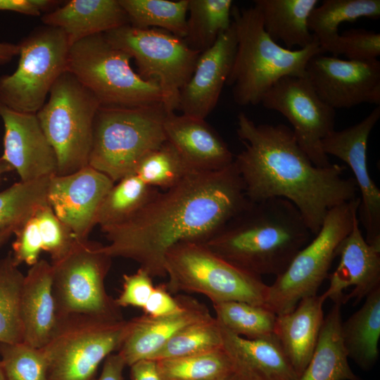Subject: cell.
<instances>
[{
    "mask_svg": "<svg viewBox=\"0 0 380 380\" xmlns=\"http://www.w3.org/2000/svg\"><path fill=\"white\" fill-rule=\"evenodd\" d=\"M43 251L48 253L51 263L65 257L72 249L77 239L72 232L53 213L49 204L38 208L34 213Z\"/></svg>",
    "mask_w": 380,
    "mask_h": 380,
    "instance_id": "obj_41",
    "label": "cell"
},
{
    "mask_svg": "<svg viewBox=\"0 0 380 380\" xmlns=\"http://www.w3.org/2000/svg\"><path fill=\"white\" fill-rule=\"evenodd\" d=\"M4 126V153L0 158L18 174L21 182L57 175L58 161L36 114L11 110L0 103Z\"/></svg>",
    "mask_w": 380,
    "mask_h": 380,
    "instance_id": "obj_18",
    "label": "cell"
},
{
    "mask_svg": "<svg viewBox=\"0 0 380 380\" xmlns=\"http://www.w3.org/2000/svg\"><path fill=\"white\" fill-rule=\"evenodd\" d=\"M237 46L226 84L232 87L235 103L241 106L261 103L266 92L286 76L305 77L309 60L323 53L317 38L303 49H287L265 32L255 6H233Z\"/></svg>",
    "mask_w": 380,
    "mask_h": 380,
    "instance_id": "obj_4",
    "label": "cell"
},
{
    "mask_svg": "<svg viewBox=\"0 0 380 380\" xmlns=\"http://www.w3.org/2000/svg\"><path fill=\"white\" fill-rule=\"evenodd\" d=\"M0 380H6V377L4 373L3 367L0 361Z\"/></svg>",
    "mask_w": 380,
    "mask_h": 380,
    "instance_id": "obj_52",
    "label": "cell"
},
{
    "mask_svg": "<svg viewBox=\"0 0 380 380\" xmlns=\"http://www.w3.org/2000/svg\"><path fill=\"white\" fill-rule=\"evenodd\" d=\"M129 24L139 29L167 31L184 39L186 34L189 0H119Z\"/></svg>",
    "mask_w": 380,
    "mask_h": 380,
    "instance_id": "obj_32",
    "label": "cell"
},
{
    "mask_svg": "<svg viewBox=\"0 0 380 380\" xmlns=\"http://www.w3.org/2000/svg\"><path fill=\"white\" fill-rule=\"evenodd\" d=\"M129 321L88 315L57 316L50 338L42 348L49 380H92L102 361L118 352Z\"/></svg>",
    "mask_w": 380,
    "mask_h": 380,
    "instance_id": "obj_9",
    "label": "cell"
},
{
    "mask_svg": "<svg viewBox=\"0 0 380 380\" xmlns=\"http://www.w3.org/2000/svg\"><path fill=\"white\" fill-rule=\"evenodd\" d=\"M341 334L348 358L361 369H371L379 356L380 287L366 296L359 310L342 321Z\"/></svg>",
    "mask_w": 380,
    "mask_h": 380,
    "instance_id": "obj_29",
    "label": "cell"
},
{
    "mask_svg": "<svg viewBox=\"0 0 380 380\" xmlns=\"http://www.w3.org/2000/svg\"><path fill=\"white\" fill-rule=\"evenodd\" d=\"M152 278L140 267L135 273L124 274L122 291L115 298L117 305L120 308L132 306L142 310L155 288Z\"/></svg>",
    "mask_w": 380,
    "mask_h": 380,
    "instance_id": "obj_43",
    "label": "cell"
},
{
    "mask_svg": "<svg viewBox=\"0 0 380 380\" xmlns=\"http://www.w3.org/2000/svg\"><path fill=\"white\" fill-rule=\"evenodd\" d=\"M215 318L232 333L248 339H257L274 334L277 315L265 305L242 301L213 304Z\"/></svg>",
    "mask_w": 380,
    "mask_h": 380,
    "instance_id": "obj_36",
    "label": "cell"
},
{
    "mask_svg": "<svg viewBox=\"0 0 380 380\" xmlns=\"http://www.w3.org/2000/svg\"><path fill=\"white\" fill-rule=\"evenodd\" d=\"M130 367V380H164L158 361L143 359L132 364Z\"/></svg>",
    "mask_w": 380,
    "mask_h": 380,
    "instance_id": "obj_46",
    "label": "cell"
},
{
    "mask_svg": "<svg viewBox=\"0 0 380 380\" xmlns=\"http://www.w3.org/2000/svg\"><path fill=\"white\" fill-rule=\"evenodd\" d=\"M12 170L5 163L0 160V179L2 173Z\"/></svg>",
    "mask_w": 380,
    "mask_h": 380,
    "instance_id": "obj_51",
    "label": "cell"
},
{
    "mask_svg": "<svg viewBox=\"0 0 380 380\" xmlns=\"http://www.w3.org/2000/svg\"><path fill=\"white\" fill-rule=\"evenodd\" d=\"M379 17V0H324L312 11L308 27L325 53L338 39L341 23L361 18L377 20Z\"/></svg>",
    "mask_w": 380,
    "mask_h": 380,
    "instance_id": "obj_30",
    "label": "cell"
},
{
    "mask_svg": "<svg viewBox=\"0 0 380 380\" xmlns=\"http://www.w3.org/2000/svg\"><path fill=\"white\" fill-rule=\"evenodd\" d=\"M19 46L18 44L9 42H0V64L10 62L13 57L18 55Z\"/></svg>",
    "mask_w": 380,
    "mask_h": 380,
    "instance_id": "obj_48",
    "label": "cell"
},
{
    "mask_svg": "<svg viewBox=\"0 0 380 380\" xmlns=\"http://www.w3.org/2000/svg\"><path fill=\"white\" fill-rule=\"evenodd\" d=\"M157 361L164 380H219L237 368L224 346L203 353Z\"/></svg>",
    "mask_w": 380,
    "mask_h": 380,
    "instance_id": "obj_34",
    "label": "cell"
},
{
    "mask_svg": "<svg viewBox=\"0 0 380 380\" xmlns=\"http://www.w3.org/2000/svg\"><path fill=\"white\" fill-rule=\"evenodd\" d=\"M15 72L0 76V103L15 111L36 114L58 77L67 70L70 44L56 27H36L20 43Z\"/></svg>",
    "mask_w": 380,
    "mask_h": 380,
    "instance_id": "obj_11",
    "label": "cell"
},
{
    "mask_svg": "<svg viewBox=\"0 0 380 380\" xmlns=\"http://www.w3.org/2000/svg\"><path fill=\"white\" fill-rule=\"evenodd\" d=\"M333 56L368 61L380 56V34L365 29H350L339 34L329 51Z\"/></svg>",
    "mask_w": 380,
    "mask_h": 380,
    "instance_id": "obj_42",
    "label": "cell"
},
{
    "mask_svg": "<svg viewBox=\"0 0 380 380\" xmlns=\"http://www.w3.org/2000/svg\"><path fill=\"white\" fill-rule=\"evenodd\" d=\"M236 364L237 368L232 374L219 380H258L248 369Z\"/></svg>",
    "mask_w": 380,
    "mask_h": 380,
    "instance_id": "obj_49",
    "label": "cell"
},
{
    "mask_svg": "<svg viewBox=\"0 0 380 380\" xmlns=\"http://www.w3.org/2000/svg\"><path fill=\"white\" fill-rule=\"evenodd\" d=\"M360 198L341 203L327 213L318 231L292 259L286 269L268 285L265 305L277 315L293 310L303 298L316 295L341 241L357 215Z\"/></svg>",
    "mask_w": 380,
    "mask_h": 380,
    "instance_id": "obj_10",
    "label": "cell"
},
{
    "mask_svg": "<svg viewBox=\"0 0 380 380\" xmlns=\"http://www.w3.org/2000/svg\"><path fill=\"white\" fill-rule=\"evenodd\" d=\"M380 118L377 106L358 123L341 130H334L322 141V148L327 155L346 163L354 175L360 193L357 218L365 230L367 242L380 247V190L372 179L367 165L369 136Z\"/></svg>",
    "mask_w": 380,
    "mask_h": 380,
    "instance_id": "obj_16",
    "label": "cell"
},
{
    "mask_svg": "<svg viewBox=\"0 0 380 380\" xmlns=\"http://www.w3.org/2000/svg\"><path fill=\"white\" fill-rule=\"evenodd\" d=\"M261 103L288 120L299 146L315 166L331 164L322 141L334 130L336 111L319 98L306 77H282L266 92Z\"/></svg>",
    "mask_w": 380,
    "mask_h": 380,
    "instance_id": "obj_14",
    "label": "cell"
},
{
    "mask_svg": "<svg viewBox=\"0 0 380 380\" xmlns=\"http://www.w3.org/2000/svg\"><path fill=\"white\" fill-rule=\"evenodd\" d=\"M23 342L43 348L57 322L51 263L39 260L25 275L21 292Z\"/></svg>",
    "mask_w": 380,
    "mask_h": 380,
    "instance_id": "obj_24",
    "label": "cell"
},
{
    "mask_svg": "<svg viewBox=\"0 0 380 380\" xmlns=\"http://www.w3.org/2000/svg\"><path fill=\"white\" fill-rule=\"evenodd\" d=\"M164 129L167 141L196 171H219L234 162L227 144L205 119L168 113Z\"/></svg>",
    "mask_w": 380,
    "mask_h": 380,
    "instance_id": "obj_22",
    "label": "cell"
},
{
    "mask_svg": "<svg viewBox=\"0 0 380 380\" xmlns=\"http://www.w3.org/2000/svg\"><path fill=\"white\" fill-rule=\"evenodd\" d=\"M126 365L116 352L109 355L104 360L101 372L92 380H123V370Z\"/></svg>",
    "mask_w": 380,
    "mask_h": 380,
    "instance_id": "obj_47",
    "label": "cell"
},
{
    "mask_svg": "<svg viewBox=\"0 0 380 380\" xmlns=\"http://www.w3.org/2000/svg\"><path fill=\"white\" fill-rule=\"evenodd\" d=\"M220 325L224 347L237 363L248 369L258 380H298L274 334L248 339L232 333L220 323Z\"/></svg>",
    "mask_w": 380,
    "mask_h": 380,
    "instance_id": "obj_26",
    "label": "cell"
},
{
    "mask_svg": "<svg viewBox=\"0 0 380 380\" xmlns=\"http://www.w3.org/2000/svg\"><path fill=\"white\" fill-rule=\"evenodd\" d=\"M164 266L170 293L203 294L212 303L242 301L265 305L268 285L260 276L222 258L203 243L181 242L170 248Z\"/></svg>",
    "mask_w": 380,
    "mask_h": 380,
    "instance_id": "obj_6",
    "label": "cell"
},
{
    "mask_svg": "<svg viewBox=\"0 0 380 380\" xmlns=\"http://www.w3.org/2000/svg\"><path fill=\"white\" fill-rule=\"evenodd\" d=\"M232 7V0H189L186 44L200 53L210 48L230 28Z\"/></svg>",
    "mask_w": 380,
    "mask_h": 380,
    "instance_id": "obj_31",
    "label": "cell"
},
{
    "mask_svg": "<svg viewBox=\"0 0 380 380\" xmlns=\"http://www.w3.org/2000/svg\"><path fill=\"white\" fill-rule=\"evenodd\" d=\"M223 347L219 322L212 315L182 329L150 358L160 360L203 353Z\"/></svg>",
    "mask_w": 380,
    "mask_h": 380,
    "instance_id": "obj_38",
    "label": "cell"
},
{
    "mask_svg": "<svg viewBox=\"0 0 380 380\" xmlns=\"http://www.w3.org/2000/svg\"><path fill=\"white\" fill-rule=\"evenodd\" d=\"M312 236L295 205L276 198L251 203L203 243L246 272L277 277Z\"/></svg>",
    "mask_w": 380,
    "mask_h": 380,
    "instance_id": "obj_3",
    "label": "cell"
},
{
    "mask_svg": "<svg viewBox=\"0 0 380 380\" xmlns=\"http://www.w3.org/2000/svg\"><path fill=\"white\" fill-rule=\"evenodd\" d=\"M318 0H255L263 27L270 37L282 42L287 49H303L316 39L308 20Z\"/></svg>",
    "mask_w": 380,
    "mask_h": 380,
    "instance_id": "obj_27",
    "label": "cell"
},
{
    "mask_svg": "<svg viewBox=\"0 0 380 380\" xmlns=\"http://www.w3.org/2000/svg\"><path fill=\"white\" fill-rule=\"evenodd\" d=\"M112 258L101 243L77 239L65 257L51 263L57 316L83 314L124 319L121 308L105 286Z\"/></svg>",
    "mask_w": 380,
    "mask_h": 380,
    "instance_id": "obj_12",
    "label": "cell"
},
{
    "mask_svg": "<svg viewBox=\"0 0 380 380\" xmlns=\"http://www.w3.org/2000/svg\"><path fill=\"white\" fill-rule=\"evenodd\" d=\"M115 182L87 165L73 173L50 177L47 201L57 217L79 240L88 239L97 214Z\"/></svg>",
    "mask_w": 380,
    "mask_h": 380,
    "instance_id": "obj_17",
    "label": "cell"
},
{
    "mask_svg": "<svg viewBox=\"0 0 380 380\" xmlns=\"http://www.w3.org/2000/svg\"><path fill=\"white\" fill-rule=\"evenodd\" d=\"M182 307L175 313L150 317L145 314L129 319L127 333L117 352L126 366L150 358L182 329L211 316L197 299L180 294Z\"/></svg>",
    "mask_w": 380,
    "mask_h": 380,
    "instance_id": "obj_21",
    "label": "cell"
},
{
    "mask_svg": "<svg viewBox=\"0 0 380 380\" xmlns=\"http://www.w3.org/2000/svg\"><path fill=\"white\" fill-rule=\"evenodd\" d=\"M158 192L134 173L124 177L105 196L97 214L96 225L103 228L128 220Z\"/></svg>",
    "mask_w": 380,
    "mask_h": 380,
    "instance_id": "obj_33",
    "label": "cell"
},
{
    "mask_svg": "<svg viewBox=\"0 0 380 380\" xmlns=\"http://www.w3.org/2000/svg\"><path fill=\"white\" fill-rule=\"evenodd\" d=\"M50 177L20 181L0 191V232L9 227L15 229L38 208L49 204Z\"/></svg>",
    "mask_w": 380,
    "mask_h": 380,
    "instance_id": "obj_37",
    "label": "cell"
},
{
    "mask_svg": "<svg viewBox=\"0 0 380 380\" xmlns=\"http://www.w3.org/2000/svg\"><path fill=\"white\" fill-rule=\"evenodd\" d=\"M49 95L36 115L56 155L57 175L71 174L89 165L94 122L101 104L68 70Z\"/></svg>",
    "mask_w": 380,
    "mask_h": 380,
    "instance_id": "obj_8",
    "label": "cell"
},
{
    "mask_svg": "<svg viewBox=\"0 0 380 380\" xmlns=\"http://www.w3.org/2000/svg\"><path fill=\"white\" fill-rule=\"evenodd\" d=\"M339 262L329 275V286L322 294L342 305L350 299L355 303L380 287V247L369 244L356 215L352 228L336 251Z\"/></svg>",
    "mask_w": 380,
    "mask_h": 380,
    "instance_id": "obj_19",
    "label": "cell"
},
{
    "mask_svg": "<svg viewBox=\"0 0 380 380\" xmlns=\"http://www.w3.org/2000/svg\"><path fill=\"white\" fill-rule=\"evenodd\" d=\"M194 170L167 141L148 153L139 162L134 173L144 183L164 191L170 189Z\"/></svg>",
    "mask_w": 380,
    "mask_h": 380,
    "instance_id": "obj_39",
    "label": "cell"
},
{
    "mask_svg": "<svg viewBox=\"0 0 380 380\" xmlns=\"http://www.w3.org/2000/svg\"><path fill=\"white\" fill-rule=\"evenodd\" d=\"M322 295L302 298L291 311L278 315L274 334L298 378L316 348L324 322Z\"/></svg>",
    "mask_w": 380,
    "mask_h": 380,
    "instance_id": "obj_23",
    "label": "cell"
},
{
    "mask_svg": "<svg viewBox=\"0 0 380 380\" xmlns=\"http://www.w3.org/2000/svg\"><path fill=\"white\" fill-rule=\"evenodd\" d=\"M60 2L55 0H0V11L39 16L43 12L54 10Z\"/></svg>",
    "mask_w": 380,
    "mask_h": 380,
    "instance_id": "obj_45",
    "label": "cell"
},
{
    "mask_svg": "<svg viewBox=\"0 0 380 380\" xmlns=\"http://www.w3.org/2000/svg\"><path fill=\"white\" fill-rule=\"evenodd\" d=\"M131 58L111 44L104 34H97L70 46L67 70L96 97L101 106L134 107L163 103L158 84L134 72Z\"/></svg>",
    "mask_w": 380,
    "mask_h": 380,
    "instance_id": "obj_7",
    "label": "cell"
},
{
    "mask_svg": "<svg viewBox=\"0 0 380 380\" xmlns=\"http://www.w3.org/2000/svg\"><path fill=\"white\" fill-rule=\"evenodd\" d=\"M237 46L234 24L201 53L189 81L181 89L177 110L205 119L216 106L230 73Z\"/></svg>",
    "mask_w": 380,
    "mask_h": 380,
    "instance_id": "obj_20",
    "label": "cell"
},
{
    "mask_svg": "<svg viewBox=\"0 0 380 380\" xmlns=\"http://www.w3.org/2000/svg\"><path fill=\"white\" fill-rule=\"evenodd\" d=\"M0 356L6 380H49L48 360L42 348L24 342L0 343Z\"/></svg>",
    "mask_w": 380,
    "mask_h": 380,
    "instance_id": "obj_40",
    "label": "cell"
},
{
    "mask_svg": "<svg viewBox=\"0 0 380 380\" xmlns=\"http://www.w3.org/2000/svg\"><path fill=\"white\" fill-rule=\"evenodd\" d=\"M341 303H334L322 327L314 353L298 380H362L350 368L341 334Z\"/></svg>",
    "mask_w": 380,
    "mask_h": 380,
    "instance_id": "obj_28",
    "label": "cell"
},
{
    "mask_svg": "<svg viewBox=\"0 0 380 380\" xmlns=\"http://www.w3.org/2000/svg\"><path fill=\"white\" fill-rule=\"evenodd\" d=\"M236 132L245 148L234 165L251 202L289 201L315 235L331 208L357 197L353 177L344 176L346 168L315 166L286 125H257L240 113Z\"/></svg>",
    "mask_w": 380,
    "mask_h": 380,
    "instance_id": "obj_2",
    "label": "cell"
},
{
    "mask_svg": "<svg viewBox=\"0 0 380 380\" xmlns=\"http://www.w3.org/2000/svg\"><path fill=\"white\" fill-rule=\"evenodd\" d=\"M167 113L162 102L100 106L94 122L89 165L115 183L134 173L145 156L167 141L164 122Z\"/></svg>",
    "mask_w": 380,
    "mask_h": 380,
    "instance_id": "obj_5",
    "label": "cell"
},
{
    "mask_svg": "<svg viewBox=\"0 0 380 380\" xmlns=\"http://www.w3.org/2000/svg\"><path fill=\"white\" fill-rule=\"evenodd\" d=\"M180 294L172 296L165 284L155 286L148 301L142 308L144 314L150 317H160L175 313L182 309Z\"/></svg>",
    "mask_w": 380,
    "mask_h": 380,
    "instance_id": "obj_44",
    "label": "cell"
},
{
    "mask_svg": "<svg viewBox=\"0 0 380 380\" xmlns=\"http://www.w3.org/2000/svg\"><path fill=\"white\" fill-rule=\"evenodd\" d=\"M14 230L15 228L9 227L0 232V248L11 237Z\"/></svg>",
    "mask_w": 380,
    "mask_h": 380,
    "instance_id": "obj_50",
    "label": "cell"
},
{
    "mask_svg": "<svg viewBox=\"0 0 380 380\" xmlns=\"http://www.w3.org/2000/svg\"><path fill=\"white\" fill-rule=\"evenodd\" d=\"M44 25L61 29L70 46L87 37L129 24L119 0H71L41 18Z\"/></svg>",
    "mask_w": 380,
    "mask_h": 380,
    "instance_id": "obj_25",
    "label": "cell"
},
{
    "mask_svg": "<svg viewBox=\"0 0 380 380\" xmlns=\"http://www.w3.org/2000/svg\"><path fill=\"white\" fill-rule=\"evenodd\" d=\"M233 163L194 172L157 194L128 220L101 228L111 258L134 260L152 277L166 276L167 251L181 242L204 243L250 205Z\"/></svg>",
    "mask_w": 380,
    "mask_h": 380,
    "instance_id": "obj_1",
    "label": "cell"
},
{
    "mask_svg": "<svg viewBox=\"0 0 380 380\" xmlns=\"http://www.w3.org/2000/svg\"><path fill=\"white\" fill-rule=\"evenodd\" d=\"M24 277L11 251L0 260V343L23 342L20 303Z\"/></svg>",
    "mask_w": 380,
    "mask_h": 380,
    "instance_id": "obj_35",
    "label": "cell"
},
{
    "mask_svg": "<svg viewBox=\"0 0 380 380\" xmlns=\"http://www.w3.org/2000/svg\"><path fill=\"white\" fill-rule=\"evenodd\" d=\"M103 34L111 44L135 60L143 79L158 84L166 110H177L179 91L192 75L201 53L184 39L158 28L139 29L128 24Z\"/></svg>",
    "mask_w": 380,
    "mask_h": 380,
    "instance_id": "obj_13",
    "label": "cell"
},
{
    "mask_svg": "<svg viewBox=\"0 0 380 380\" xmlns=\"http://www.w3.org/2000/svg\"><path fill=\"white\" fill-rule=\"evenodd\" d=\"M305 73L319 98L334 109L380 104L378 59L344 60L319 53L309 60Z\"/></svg>",
    "mask_w": 380,
    "mask_h": 380,
    "instance_id": "obj_15",
    "label": "cell"
}]
</instances>
